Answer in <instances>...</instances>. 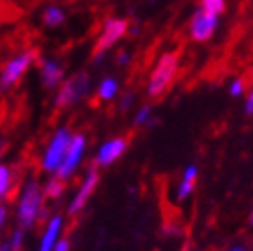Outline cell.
I'll use <instances>...</instances> for the list:
<instances>
[{"label": "cell", "instance_id": "obj_6", "mask_svg": "<svg viewBox=\"0 0 253 251\" xmlns=\"http://www.w3.org/2000/svg\"><path fill=\"white\" fill-rule=\"evenodd\" d=\"M70 140H72V129H68V127L59 129L58 133L52 136L49 147L45 151L43 160H42V170H45V172H56V170H58V167L61 165V162H63L65 155H67Z\"/></svg>", "mask_w": 253, "mask_h": 251}, {"label": "cell", "instance_id": "obj_19", "mask_svg": "<svg viewBox=\"0 0 253 251\" xmlns=\"http://www.w3.org/2000/svg\"><path fill=\"white\" fill-rule=\"evenodd\" d=\"M7 246L9 251H22L25 246V232L22 228L16 226V230L9 235V241H7Z\"/></svg>", "mask_w": 253, "mask_h": 251}, {"label": "cell", "instance_id": "obj_30", "mask_svg": "<svg viewBox=\"0 0 253 251\" xmlns=\"http://www.w3.org/2000/svg\"><path fill=\"white\" fill-rule=\"evenodd\" d=\"M0 251H9V246L7 244H0Z\"/></svg>", "mask_w": 253, "mask_h": 251}, {"label": "cell", "instance_id": "obj_27", "mask_svg": "<svg viewBox=\"0 0 253 251\" xmlns=\"http://www.w3.org/2000/svg\"><path fill=\"white\" fill-rule=\"evenodd\" d=\"M9 149H11V140H7V138H0V158H2Z\"/></svg>", "mask_w": 253, "mask_h": 251}, {"label": "cell", "instance_id": "obj_25", "mask_svg": "<svg viewBox=\"0 0 253 251\" xmlns=\"http://www.w3.org/2000/svg\"><path fill=\"white\" fill-rule=\"evenodd\" d=\"M7 207L4 203H0V232H2V228H4L5 221H7Z\"/></svg>", "mask_w": 253, "mask_h": 251}, {"label": "cell", "instance_id": "obj_10", "mask_svg": "<svg viewBox=\"0 0 253 251\" xmlns=\"http://www.w3.org/2000/svg\"><path fill=\"white\" fill-rule=\"evenodd\" d=\"M36 67L40 68V78H42V84L47 92L54 90L56 86L61 84V79H63L65 68H67V63L61 61V58L58 56V59H40L36 63Z\"/></svg>", "mask_w": 253, "mask_h": 251}, {"label": "cell", "instance_id": "obj_2", "mask_svg": "<svg viewBox=\"0 0 253 251\" xmlns=\"http://www.w3.org/2000/svg\"><path fill=\"white\" fill-rule=\"evenodd\" d=\"M40 59H42V48L36 45L25 52L11 56L0 63V97L16 92L25 72L29 70L33 63L36 65Z\"/></svg>", "mask_w": 253, "mask_h": 251}, {"label": "cell", "instance_id": "obj_5", "mask_svg": "<svg viewBox=\"0 0 253 251\" xmlns=\"http://www.w3.org/2000/svg\"><path fill=\"white\" fill-rule=\"evenodd\" d=\"M127 29H129V22L124 18H108L102 25V31L99 34L97 42L93 45L92 50V61L101 63V59L104 58L108 48H112L117 43L119 40H122V36H126Z\"/></svg>", "mask_w": 253, "mask_h": 251}, {"label": "cell", "instance_id": "obj_14", "mask_svg": "<svg viewBox=\"0 0 253 251\" xmlns=\"http://www.w3.org/2000/svg\"><path fill=\"white\" fill-rule=\"evenodd\" d=\"M67 181L65 179H59L58 176H52V178L45 183L43 187V201H59L63 198L65 192H67Z\"/></svg>", "mask_w": 253, "mask_h": 251}, {"label": "cell", "instance_id": "obj_26", "mask_svg": "<svg viewBox=\"0 0 253 251\" xmlns=\"http://www.w3.org/2000/svg\"><path fill=\"white\" fill-rule=\"evenodd\" d=\"M244 110H246V115H253V90L250 92V95L246 97V102H244Z\"/></svg>", "mask_w": 253, "mask_h": 251}, {"label": "cell", "instance_id": "obj_9", "mask_svg": "<svg viewBox=\"0 0 253 251\" xmlns=\"http://www.w3.org/2000/svg\"><path fill=\"white\" fill-rule=\"evenodd\" d=\"M217 25H219V16L209 15L200 7L190 20V36L196 42H207L215 34Z\"/></svg>", "mask_w": 253, "mask_h": 251}, {"label": "cell", "instance_id": "obj_11", "mask_svg": "<svg viewBox=\"0 0 253 251\" xmlns=\"http://www.w3.org/2000/svg\"><path fill=\"white\" fill-rule=\"evenodd\" d=\"M127 145H129V140H127L126 136L112 138V140L106 142V144L99 149L97 156L93 160V164L97 165V167H110V165L115 164V162L126 153Z\"/></svg>", "mask_w": 253, "mask_h": 251}, {"label": "cell", "instance_id": "obj_22", "mask_svg": "<svg viewBox=\"0 0 253 251\" xmlns=\"http://www.w3.org/2000/svg\"><path fill=\"white\" fill-rule=\"evenodd\" d=\"M133 102H135V93L126 92V93H124V97L121 99V104H119V108H121V111H127L129 108L133 106Z\"/></svg>", "mask_w": 253, "mask_h": 251}, {"label": "cell", "instance_id": "obj_17", "mask_svg": "<svg viewBox=\"0 0 253 251\" xmlns=\"http://www.w3.org/2000/svg\"><path fill=\"white\" fill-rule=\"evenodd\" d=\"M11 188V169L9 165L0 164V201L2 199H7V194H9Z\"/></svg>", "mask_w": 253, "mask_h": 251}, {"label": "cell", "instance_id": "obj_4", "mask_svg": "<svg viewBox=\"0 0 253 251\" xmlns=\"http://www.w3.org/2000/svg\"><path fill=\"white\" fill-rule=\"evenodd\" d=\"M178 72V54L166 52L156 63L155 70L151 72V78L147 83V95L153 99H158L169 90Z\"/></svg>", "mask_w": 253, "mask_h": 251}, {"label": "cell", "instance_id": "obj_32", "mask_svg": "<svg viewBox=\"0 0 253 251\" xmlns=\"http://www.w3.org/2000/svg\"><path fill=\"white\" fill-rule=\"evenodd\" d=\"M181 251H190V250H189V248H183V250H181Z\"/></svg>", "mask_w": 253, "mask_h": 251}, {"label": "cell", "instance_id": "obj_12", "mask_svg": "<svg viewBox=\"0 0 253 251\" xmlns=\"http://www.w3.org/2000/svg\"><path fill=\"white\" fill-rule=\"evenodd\" d=\"M63 230V217L61 213H54L47 221V224L42 230V239H40L38 251H52L54 246L58 244V237Z\"/></svg>", "mask_w": 253, "mask_h": 251}, {"label": "cell", "instance_id": "obj_7", "mask_svg": "<svg viewBox=\"0 0 253 251\" xmlns=\"http://www.w3.org/2000/svg\"><path fill=\"white\" fill-rule=\"evenodd\" d=\"M97 185H99V169H97V165L92 162V165L84 170L83 183L79 185V190L72 198L70 205H68V215H70V217H78L79 213L83 212L86 203L90 201V198H92V194L95 192Z\"/></svg>", "mask_w": 253, "mask_h": 251}, {"label": "cell", "instance_id": "obj_31", "mask_svg": "<svg viewBox=\"0 0 253 251\" xmlns=\"http://www.w3.org/2000/svg\"><path fill=\"white\" fill-rule=\"evenodd\" d=\"M250 224L253 226V212H252V215H250Z\"/></svg>", "mask_w": 253, "mask_h": 251}, {"label": "cell", "instance_id": "obj_23", "mask_svg": "<svg viewBox=\"0 0 253 251\" xmlns=\"http://www.w3.org/2000/svg\"><path fill=\"white\" fill-rule=\"evenodd\" d=\"M129 59H131V56H129L126 50H121V52H117V56H115V61H117V65H121V67L127 65Z\"/></svg>", "mask_w": 253, "mask_h": 251}, {"label": "cell", "instance_id": "obj_18", "mask_svg": "<svg viewBox=\"0 0 253 251\" xmlns=\"http://www.w3.org/2000/svg\"><path fill=\"white\" fill-rule=\"evenodd\" d=\"M226 7V0H201V9L209 15L219 16Z\"/></svg>", "mask_w": 253, "mask_h": 251}, {"label": "cell", "instance_id": "obj_21", "mask_svg": "<svg viewBox=\"0 0 253 251\" xmlns=\"http://www.w3.org/2000/svg\"><path fill=\"white\" fill-rule=\"evenodd\" d=\"M230 95L232 97H241L244 93V83L243 79H234V81L230 83Z\"/></svg>", "mask_w": 253, "mask_h": 251}, {"label": "cell", "instance_id": "obj_28", "mask_svg": "<svg viewBox=\"0 0 253 251\" xmlns=\"http://www.w3.org/2000/svg\"><path fill=\"white\" fill-rule=\"evenodd\" d=\"M164 232H166V235H178V233H180V230H178L174 224H167V226L164 228Z\"/></svg>", "mask_w": 253, "mask_h": 251}, {"label": "cell", "instance_id": "obj_29", "mask_svg": "<svg viewBox=\"0 0 253 251\" xmlns=\"http://www.w3.org/2000/svg\"><path fill=\"white\" fill-rule=\"evenodd\" d=\"M228 251H250V250H246L244 246H234V248H230Z\"/></svg>", "mask_w": 253, "mask_h": 251}, {"label": "cell", "instance_id": "obj_13", "mask_svg": "<svg viewBox=\"0 0 253 251\" xmlns=\"http://www.w3.org/2000/svg\"><path fill=\"white\" fill-rule=\"evenodd\" d=\"M196 181H198V165L190 164L181 176V181L178 183L176 188V199L178 201H185L187 198H190V194L194 192Z\"/></svg>", "mask_w": 253, "mask_h": 251}, {"label": "cell", "instance_id": "obj_1", "mask_svg": "<svg viewBox=\"0 0 253 251\" xmlns=\"http://www.w3.org/2000/svg\"><path fill=\"white\" fill-rule=\"evenodd\" d=\"M88 90H90V76H88L86 70H81V72L74 74V76H70V78L61 84L58 95L54 99V106H52V111H50V117L47 119V126H45L47 133L58 124L59 117L63 115L65 111H68L74 104H78L83 97H86Z\"/></svg>", "mask_w": 253, "mask_h": 251}, {"label": "cell", "instance_id": "obj_16", "mask_svg": "<svg viewBox=\"0 0 253 251\" xmlns=\"http://www.w3.org/2000/svg\"><path fill=\"white\" fill-rule=\"evenodd\" d=\"M119 92V83L113 78H104L99 84L97 90V99L99 101H112L113 97Z\"/></svg>", "mask_w": 253, "mask_h": 251}, {"label": "cell", "instance_id": "obj_8", "mask_svg": "<svg viewBox=\"0 0 253 251\" xmlns=\"http://www.w3.org/2000/svg\"><path fill=\"white\" fill-rule=\"evenodd\" d=\"M84 145H86V138H84L83 133H78V135L72 136L70 145H68V149H67V155H65L63 162H61V165H59L58 170H56V176H58L59 179H65V181H67V179L76 172V169L79 167V162L83 158Z\"/></svg>", "mask_w": 253, "mask_h": 251}, {"label": "cell", "instance_id": "obj_20", "mask_svg": "<svg viewBox=\"0 0 253 251\" xmlns=\"http://www.w3.org/2000/svg\"><path fill=\"white\" fill-rule=\"evenodd\" d=\"M144 124H153L151 106H142L140 111H138L135 117V126H144Z\"/></svg>", "mask_w": 253, "mask_h": 251}, {"label": "cell", "instance_id": "obj_24", "mask_svg": "<svg viewBox=\"0 0 253 251\" xmlns=\"http://www.w3.org/2000/svg\"><path fill=\"white\" fill-rule=\"evenodd\" d=\"M52 251H70V241H68V239H61V241H58V244L54 246Z\"/></svg>", "mask_w": 253, "mask_h": 251}, {"label": "cell", "instance_id": "obj_15", "mask_svg": "<svg viewBox=\"0 0 253 251\" xmlns=\"http://www.w3.org/2000/svg\"><path fill=\"white\" fill-rule=\"evenodd\" d=\"M42 24L45 27H59L65 24V11L59 5H47L42 13Z\"/></svg>", "mask_w": 253, "mask_h": 251}, {"label": "cell", "instance_id": "obj_3", "mask_svg": "<svg viewBox=\"0 0 253 251\" xmlns=\"http://www.w3.org/2000/svg\"><path fill=\"white\" fill-rule=\"evenodd\" d=\"M43 205V192L38 183V174H33L29 181H25L18 194V205H16V224L24 232L31 230L36 224L40 208Z\"/></svg>", "mask_w": 253, "mask_h": 251}]
</instances>
